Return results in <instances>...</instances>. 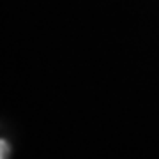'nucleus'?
I'll list each match as a JSON object with an SVG mask.
<instances>
[{
  "instance_id": "obj_1",
  "label": "nucleus",
  "mask_w": 159,
  "mask_h": 159,
  "mask_svg": "<svg viewBox=\"0 0 159 159\" xmlns=\"http://www.w3.org/2000/svg\"><path fill=\"white\" fill-rule=\"evenodd\" d=\"M6 148H7V143L2 140V159H6Z\"/></svg>"
}]
</instances>
